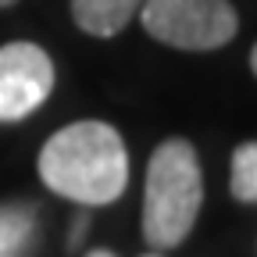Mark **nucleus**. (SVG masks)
I'll use <instances>...</instances> for the list:
<instances>
[{
	"label": "nucleus",
	"mask_w": 257,
	"mask_h": 257,
	"mask_svg": "<svg viewBox=\"0 0 257 257\" xmlns=\"http://www.w3.org/2000/svg\"><path fill=\"white\" fill-rule=\"evenodd\" d=\"M40 175L75 204H111L128 179V150L107 121H75L40 150Z\"/></svg>",
	"instance_id": "nucleus-1"
},
{
	"label": "nucleus",
	"mask_w": 257,
	"mask_h": 257,
	"mask_svg": "<svg viewBox=\"0 0 257 257\" xmlns=\"http://www.w3.org/2000/svg\"><path fill=\"white\" fill-rule=\"evenodd\" d=\"M204 204V179L189 143L168 140L157 147L147 168L143 193V236L154 246H179Z\"/></svg>",
	"instance_id": "nucleus-2"
},
{
	"label": "nucleus",
	"mask_w": 257,
	"mask_h": 257,
	"mask_svg": "<svg viewBox=\"0 0 257 257\" xmlns=\"http://www.w3.org/2000/svg\"><path fill=\"white\" fill-rule=\"evenodd\" d=\"M143 29L179 50H214L236 36L239 18L229 0H147Z\"/></svg>",
	"instance_id": "nucleus-3"
},
{
	"label": "nucleus",
	"mask_w": 257,
	"mask_h": 257,
	"mask_svg": "<svg viewBox=\"0 0 257 257\" xmlns=\"http://www.w3.org/2000/svg\"><path fill=\"white\" fill-rule=\"evenodd\" d=\"M54 86V64L36 43L0 47V121L32 114Z\"/></svg>",
	"instance_id": "nucleus-4"
},
{
	"label": "nucleus",
	"mask_w": 257,
	"mask_h": 257,
	"mask_svg": "<svg viewBox=\"0 0 257 257\" xmlns=\"http://www.w3.org/2000/svg\"><path fill=\"white\" fill-rule=\"evenodd\" d=\"M136 8H140V0H72V18L82 32L107 40L128 25Z\"/></svg>",
	"instance_id": "nucleus-5"
},
{
	"label": "nucleus",
	"mask_w": 257,
	"mask_h": 257,
	"mask_svg": "<svg viewBox=\"0 0 257 257\" xmlns=\"http://www.w3.org/2000/svg\"><path fill=\"white\" fill-rule=\"evenodd\" d=\"M32 229H36V214L29 207H0V257H22Z\"/></svg>",
	"instance_id": "nucleus-6"
},
{
	"label": "nucleus",
	"mask_w": 257,
	"mask_h": 257,
	"mask_svg": "<svg viewBox=\"0 0 257 257\" xmlns=\"http://www.w3.org/2000/svg\"><path fill=\"white\" fill-rule=\"evenodd\" d=\"M232 197L239 204L257 200V147L253 143H243L232 154Z\"/></svg>",
	"instance_id": "nucleus-7"
},
{
	"label": "nucleus",
	"mask_w": 257,
	"mask_h": 257,
	"mask_svg": "<svg viewBox=\"0 0 257 257\" xmlns=\"http://www.w3.org/2000/svg\"><path fill=\"white\" fill-rule=\"evenodd\" d=\"M8 4H15V0H0V8H8Z\"/></svg>",
	"instance_id": "nucleus-8"
},
{
	"label": "nucleus",
	"mask_w": 257,
	"mask_h": 257,
	"mask_svg": "<svg viewBox=\"0 0 257 257\" xmlns=\"http://www.w3.org/2000/svg\"><path fill=\"white\" fill-rule=\"evenodd\" d=\"M93 257H111V253H93Z\"/></svg>",
	"instance_id": "nucleus-9"
}]
</instances>
